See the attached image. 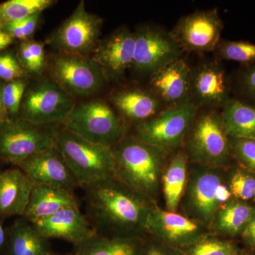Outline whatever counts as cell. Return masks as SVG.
<instances>
[{"mask_svg":"<svg viewBox=\"0 0 255 255\" xmlns=\"http://www.w3.org/2000/svg\"><path fill=\"white\" fill-rule=\"evenodd\" d=\"M86 218L100 236L140 238L154 201L132 191L115 178L84 189Z\"/></svg>","mask_w":255,"mask_h":255,"instance_id":"1","label":"cell"},{"mask_svg":"<svg viewBox=\"0 0 255 255\" xmlns=\"http://www.w3.org/2000/svg\"><path fill=\"white\" fill-rule=\"evenodd\" d=\"M115 160V178L132 191L155 201L169 154L126 136L112 147Z\"/></svg>","mask_w":255,"mask_h":255,"instance_id":"2","label":"cell"},{"mask_svg":"<svg viewBox=\"0 0 255 255\" xmlns=\"http://www.w3.org/2000/svg\"><path fill=\"white\" fill-rule=\"evenodd\" d=\"M182 148L191 164L221 169L233 158L221 110H198Z\"/></svg>","mask_w":255,"mask_h":255,"instance_id":"3","label":"cell"},{"mask_svg":"<svg viewBox=\"0 0 255 255\" xmlns=\"http://www.w3.org/2000/svg\"><path fill=\"white\" fill-rule=\"evenodd\" d=\"M55 146L83 189L115 177L113 150L87 141L60 125Z\"/></svg>","mask_w":255,"mask_h":255,"instance_id":"4","label":"cell"},{"mask_svg":"<svg viewBox=\"0 0 255 255\" xmlns=\"http://www.w3.org/2000/svg\"><path fill=\"white\" fill-rule=\"evenodd\" d=\"M62 125L87 141L110 147L127 136L128 128L111 104L102 99L75 105Z\"/></svg>","mask_w":255,"mask_h":255,"instance_id":"5","label":"cell"},{"mask_svg":"<svg viewBox=\"0 0 255 255\" xmlns=\"http://www.w3.org/2000/svg\"><path fill=\"white\" fill-rule=\"evenodd\" d=\"M183 198L189 217L209 228L215 214L233 196L221 169L191 164Z\"/></svg>","mask_w":255,"mask_h":255,"instance_id":"6","label":"cell"},{"mask_svg":"<svg viewBox=\"0 0 255 255\" xmlns=\"http://www.w3.org/2000/svg\"><path fill=\"white\" fill-rule=\"evenodd\" d=\"M62 124L34 123L23 119L0 125V158L18 165L30 156L55 145Z\"/></svg>","mask_w":255,"mask_h":255,"instance_id":"7","label":"cell"},{"mask_svg":"<svg viewBox=\"0 0 255 255\" xmlns=\"http://www.w3.org/2000/svg\"><path fill=\"white\" fill-rule=\"evenodd\" d=\"M198 109L190 100L165 107L153 118L135 126L132 136L169 154L182 148Z\"/></svg>","mask_w":255,"mask_h":255,"instance_id":"8","label":"cell"},{"mask_svg":"<svg viewBox=\"0 0 255 255\" xmlns=\"http://www.w3.org/2000/svg\"><path fill=\"white\" fill-rule=\"evenodd\" d=\"M48 66L50 78L73 97L95 95L109 82L91 57L58 53Z\"/></svg>","mask_w":255,"mask_h":255,"instance_id":"9","label":"cell"},{"mask_svg":"<svg viewBox=\"0 0 255 255\" xmlns=\"http://www.w3.org/2000/svg\"><path fill=\"white\" fill-rule=\"evenodd\" d=\"M76 103L51 78L38 79L27 87L21 102V119L34 123L63 124Z\"/></svg>","mask_w":255,"mask_h":255,"instance_id":"10","label":"cell"},{"mask_svg":"<svg viewBox=\"0 0 255 255\" xmlns=\"http://www.w3.org/2000/svg\"><path fill=\"white\" fill-rule=\"evenodd\" d=\"M103 19L89 12L80 1L73 14L50 36L48 43L58 53L90 57L100 41Z\"/></svg>","mask_w":255,"mask_h":255,"instance_id":"11","label":"cell"},{"mask_svg":"<svg viewBox=\"0 0 255 255\" xmlns=\"http://www.w3.org/2000/svg\"><path fill=\"white\" fill-rule=\"evenodd\" d=\"M134 33L135 53L131 69L137 75L149 78L167 64L182 58L184 52L170 31L153 25H143Z\"/></svg>","mask_w":255,"mask_h":255,"instance_id":"12","label":"cell"},{"mask_svg":"<svg viewBox=\"0 0 255 255\" xmlns=\"http://www.w3.org/2000/svg\"><path fill=\"white\" fill-rule=\"evenodd\" d=\"M145 233L159 244L182 251L211 235L209 228L202 223L156 204L149 214Z\"/></svg>","mask_w":255,"mask_h":255,"instance_id":"13","label":"cell"},{"mask_svg":"<svg viewBox=\"0 0 255 255\" xmlns=\"http://www.w3.org/2000/svg\"><path fill=\"white\" fill-rule=\"evenodd\" d=\"M224 28L219 9L196 10L182 16L170 31L183 52L215 51Z\"/></svg>","mask_w":255,"mask_h":255,"instance_id":"14","label":"cell"},{"mask_svg":"<svg viewBox=\"0 0 255 255\" xmlns=\"http://www.w3.org/2000/svg\"><path fill=\"white\" fill-rule=\"evenodd\" d=\"M231 92V82L219 60H207L191 68L189 100L198 110H221Z\"/></svg>","mask_w":255,"mask_h":255,"instance_id":"15","label":"cell"},{"mask_svg":"<svg viewBox=\"0 0 255 255\" xmlns=\"http://www.w3.org/2000/svg\"><path fill=\"white\" fill-rule=\"evenodd\" d=\"M135 33L122 26L99 41L91 58L108 81H119L131 69L135 53Z\"/></svg>","mask_w":255,"mask_h":255,"instance_id":"16","label":"cell"},{"mask_svg":"<svg viewBox=\"0 0 255 255\" xmlns=\"http://www.w3.org/2000/svg\"><path fill=\"white\" fill-rule=\"evenodd\" d=\"M16 166L33 184L72 191L80 187L78 180L55 145L30 156Z\"/></svg>","mask_w":255,"mask_h":255,"instance_id":"17","label":"cell"},{"mask_svg":"<svg viewBox=\"0 0 255 255\" xmlns=\"http://www.w3.org/2000/svg\"><path fill=\"white\" fill-rule=\"evenodd\" d=\"M110 103L126 123L134 127L153 118L165 108L148 87H124L110 96Z\"/></svg>","mask_w":255,"mask_h":255,"instance_id":"18","label":"cell"},{"mask_svg":"<svg viewBox=\"0 0 255 255\" xmlns=\"http://www.w3.org/2000/svg\"><path fill=\"white\" fill-rule=\"evenodd\" d=\"M33 226L46 239L58 238L75 246L97 234L79 206L65 208Z\"/></svg>","mask_w":255,"mask_h":255,"instance_id":"19","label":"cell"},{"mask_svg":"<svg viewBox=\"0 0 255 255\" xmlns=\"http://www.w3.org/2000/svg\"><path fill=\"white\" fill-rule=\"evenodd\" d=\"M191 67L182 58L167 64L149 77V89L165 107L189 100Z\"/></svg>","mask_w":255,"mask_h":255,"instance_id":"20","label":"cell"},{"mask_svg":"<svg viewBox=\"0 0 255 255\" xmlns=\"http://www.w3.org/2000/svg\"><path fill=\"white\" fill-rule=\"evenodd\" d=\"M70 206H79L73 191L33 184L22 217L34 224Z\"/></svg>","mask_w":255,"mask_h":255,"instance_id":"21","label":"cell"},{"mask_svg":"<svg viewBox=\"0 0 255 255\" xmlns=\"http://www.w3.org/2000/svg\"><path fill=\"white\" fill-rule=\"evenodd\" d=\"M33 182L21 169H5L0 172V216L24 214Z\"/></svg>","mask_w":255,"mask_h":255,"instance_id":"22","label":"cell"},{"mask_svg":"<svg viewBox=\"0 0 255 255\" xmlns=\"http://www.w3.org/2000/svg\"><path fill=\"white\" fill-rule=\"evenodd\" d=\"M255 214V206L232 198L216 211L209 226L213 236H241Z\"/></svg>","mask_w":255,"mask_h":255,"instance_id":"23","label":"cell"},{"mask_svg":"<svg viewBox=\"0 0 255 255\" xmlns=\"http://www.w3.org/2000/svg\"><path fill=\"white\" fill-rule=\"evenodd\" d=\"M174 152L166 163L161 185L167 211L176 212L187 187L189 160L182 148Z\"/></svg>","mask_w":255,"mask_h":255,"instance_id":"24","label":"cell"},{"mask_svg":"<svg viewBox=\"0 0 255 255\" xmlns=\"http://www.w3.org/2000/svg\"><path fill=\"white\" fill-rule=\"evenodd\" d=\"M223 127L230 138L255 140V107L231 97L221 110Z\"/></svg>","mask_w":255,"mask_h":255,"instance_id":"25","label":"cell"},{"mask_svg":"<svg viewBox=\"0 0 255 255\" xmlns=\"http://www.w3.org/2000/svg\"><path fill=\"white\" fill-rule=\"evenodd\" d=\"M6 245L9 255H47L50 253L48 240L23 218L15 221L8 231Z\"/></svg>","mask_w":255,"mask_h":255,"instance_id":"26","label":"cell"},{"mask_svg":"<svg viewBox=\"0 0 255 255\" xmlns=\"http://www.w3.org/2000/svg\"><path fill=\"white\" fill-rule=\"evenodd\" d=\"M76 255H142L140 238H110L96 234L77 245Z\"/></svg>","mask_w":255,"mask_h":255,"instance_id":"27","label":"cell"},{"mask_svg":"<svg viewBox=\"0 0 255 255\" xmlns=\"http://www.w3.org/2000/svg\"><path fill=\"white\" fill-rule=\"evenodd\" d=\"M53 0H9L0 4V29L17 21L53 6Z\"/></svg>","mask_w":255,"mask_h":255,"instance_id":"28","label":"cell"},{"mask_svg":"<svg viewBox=\"0 0 255 255\" xmlns=\"http://www.w3.org/2000/svg\"><path fill=\"white\" fill-rule=\"evenodd\" d=\"M18 60L26 73L41 75L47 65L44 44L31 39L22 41L18 47Z\"/></svg>","mask_w":255,"mask_h":255,"instance_id":"29","label":"cell"},{"mask_svg":"<svg viewBox=\"0 0 255 255\" xmlns=\"http://www.w3.org/2000/svg\"><path fill=\"white\" fill-rule=\"evenodd\" d=\"M215 52L220 59L237 62L241 65L255 63V43L250 41L221 39Z\"/></svg>","mask_w":255,"mask_h":255,"instance_id":"30","label":"cell"},{"mask_svg":"<svg viewBox=\"0 0 255 255\" xmlns=\"http://www.w3.org/2000/svg\"><path fill=\"white\" fill-rule=\"evenodd\" d=\"M227 184L234 199L247 201L255 199V175L241 166L230 172Z\"/></svg>","mask_w":255,"mask_h":255,"instance_id":"31","label":"cell"},{"mask_svg":"<svg viewBox=\"0 0 255 255\" xmlns=\"http://www.w3.org/2000/svg\"><path fill=\"white\" fill-rule=\"evenodd\" d=\"M240 250L233 242L211 234L182 252L184 255H233Z\"/></svg>","mask_w":255,"mask_h":255,"instance_id":"32","label":"cell"},{"mask_svg":"<svg viewBox=\"0 0 255 255\" xmlns=\"http://www.w3.org/2000/svg\"><path fill=\"white\" fill-rule=\"evenodd\" d=\"M236 93L235 97L255 107V63L241 65L231 85V91Z\"/></svg>","mask_w":255,"mask_h":255,"instance_id":"33","label":"cell"},{"mask_svg":"<svg viewBox=\"0 0 255 255\" xmlns=\"http://www.w3.org/2000/svg\"><path fill=\"white\" fill-rule=\"evenodd\" d=\"M27 85V82L23 79H18L4 84L3 102L11 120V117H14L19 112Z\"/></svg>","mask_w":255,"mask_h":255,"instance_id":"34","label":"cell"},{"mask_svg":"<svg viewBox=\"0 0 255 255\" xmlns=\"http://www.w3.org/2000/svg\"><path fill=\"white\" fill-rule=\"evenodd\" d=\"M233 158L243 168L255 175V140L230 138Z\"/></svg>","mask_w":255,"mask_h":255,"instance_id":"35","label":"cell"},{"mask_svg":"<svg viewBox=\"0 0 255 255\" xmlns=\"http://www.w3.org/2000/svg\"><path fill=\"white\" fill-rule=\"evenodd\" d=\"M42 12H37L27 17L21 18L6 24L1 28L9 33L14 39L24 41L29 39L36 31L37 26L41 19Z\"/></svg>","mask_w":255,"mask_h":255,"instance_id":"36","label":"cell"},{"mask_svg":"<svg viewBox=\"0 0 255 255\" xmlns=\"http://www.w3.org/2000/svg\"><path fill=\"white\" fill-rule=\"evenodd\" d=\"M26 72L18 59L10 53L0 54V80L6 82L23 79Z\"/></svg>","mask_w":255,"mask_h":255,"instance_id":"37","label":"cell"},{"mask_svg":"<svg viewBox=\"0 0 255 255\" xmlns=\"http://www.w3.org/2000/svg\"><path fill=\"white\" fill-rule=\"evenodd\" d=\"M142 255H184L182 251L164 246V245H152L147 248L144 249Z\"/></svg>","mask_w":255,"mask_h":255,"instance_id":"38","label":"cell"},{"mask_svg":"<svg viewBox=\"0 0 255 255\" xmlns=\"http://www.w3.org/2000/svg\"><path fill=\"white\" fill-rule=\"evenodd\" d=\"M243 243L252 253H255V214L241 235Z\"/></svg>","mask_w":255,"mask_h":255,"instance_id":"39","label":"cell"},{"mask_svg":"<svg viewBox=\"0 0 255 255\" xmlns=\"http://www.w3.org/2000/svg\"><path fill=\"white\" fill-rule=\"evenodd\" d=\"M3 87L4 84L0 82V125L8 123L11 121L3 102Z\"/></svg>","mask_w":255,"mask_h":255,"instance_id":"40","label":"cell"},{"mask_svg":"<svg viewBox=\"0 0 255 255\" xmlns=\"http://www.w3.org/2000/svg\"><path fill=\"white\" fill-rule=\"evenodd\" d=\"M14 38H12L9 33L6 31L0 29V53L5 48H7L14 41Z\"/></svg>","mask_w":255,"mask_h":255,"instance_id":"41","label":"cell"},{"mask_svg":"<svg viewBox=\"0 0 255 255\" xmlns=\"http://www.w3.org/2000/svg\"><path fill=\"white\" fill-rule=\"evenodd\" d=\"M6 242H7V234L0 222V250L2 249L6 246Z\"/></svg>","mask_w":255,"mask_h":255,"instance_id":"42","label":"cell"},{"mask_svg":"<svg viewBox=\"0 0 255 255\" xmlns=\"http://www.w3.org/2000/svg\"><path fill=\"white\" fill-rule=\"evenodd\" d=\"M253 253L250 251H243V250H240L237 253L233 255H252Z\"/></svg>","mask_w":255,"mask_h":255,"instance_id":"43","label":"cell"},{"mask_svg":"<svg viewBox=\"0 0 255 255\" xmlns=\"http://www.w3.org/2000/svg\"><path fill=\"white\" fill-rule=\"evenodd\" d=\"M47 255H76V254H75V253H74V254L58 255V254H55V253H49Z\"/></svg>","mask_w":255,"mask_h":255,"instance_id":"44","label":"cell"},{"mask_svg":"<svg viewBox=\"0 0 255 255\" xmlns=\"http://www.w3.org/2000/svg\"><path fill=\"white\" fill-rule=\"evenodd\" d=\"M254 201H255V200H254Z\"/></svg>","mask_w":255,"mask_h":255,"instance_id":"45","label":"cell"}]
</instances>
